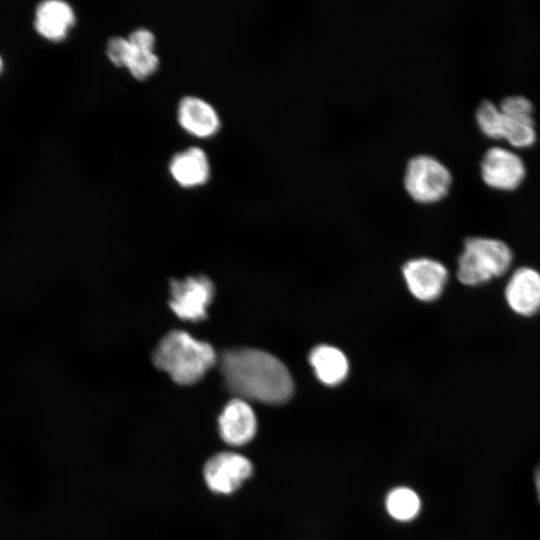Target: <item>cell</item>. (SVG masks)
<instances>
[{"label":"cell","mask_w":540,"mask_h":540,"mask_svg":"<svg viewBox=\"0 0 540 540\" xmlns=\"http://www.w3.org/2000/svg\"><path fill=\"white\" fill-rule=\"evenodd\" d=\"M481 174L483 180L492 187L514 189L525 176V164L512 150L493 146L483 155Z\"/></svg>","instance_id":"7"},{"label":"cell","mask_w":540,"mask_h":540,"mask_svg":"<svg viewBox=\"0 0 540 540\" xmlns=\"http://www.w3.org/2000/svg\"><path fill=\"white\" fill-rule=\"evenodd\" d=\"M534 479H535V486H536L538 498L540 500V463L535 470Z\"/></svg>","instance_id":"22"},{"label":"cell","mask_w":540,"mask_h":540,"mask_svg":"<svg viewBox=\"0 0 540 540\" xmlns=\"http://www.w3.org/2000/svg\"><path fill=\"white\" fill-rule=\"evenodd\" d=\"M475 115L479 127L486 135L494 138L501 137L503 114L492 101L482 100Z\"/></svg>","instance_id":"17"},{"label":"cell","mask_w":540,"mask_h":540,"mask_svg":"<svg viewBox=\"0 0 540 540\" xmlns=\"http://www.w3.org/2000/svg\"><path fill=\"white\" fill-rule=\"evenodd\" d=\"M159 59L154 51H134L126 66L137 80H145L158 68Z\"/></svg>","instance_id":"18"},{"label":"cell","mask_w":540,"mask_h":540,"mask_svg":"<svg viewBox=\"0 0 540 540\" xmlns=\"http://www.w3.org/2000/svg\"><path fill=\"white\" fill-rule=\"evenodd\" d=\"M501 112L511 118L521 120L533 119V104L522 95H510L502 99L499 105Z\"/></svg>","instance_id":"19"},{"label":"cell","mask_w":540,"mask_h":540,"mask_svg":"<svg viewBox=\"0 0 540 540\" xmlns=\"http://www.w3.org/2000/svg\"><path fill=\"white\" fill-rule=\"evenodd\" d=\"M218 426L224 442L232 446H242L253 439L257 430V419L245 400L234 398L224 407Z\"/></svg>","instance_id":"10"},{"label":"cell","mask_w":540,"mask_h":540,"mask_svg":"<svg viewBox=\"0 0 540 540\" xmlns=\"http://www.w3.org/2000/svg\"><path fill=\"white\" fill-rule=\"evenodd\" d=\"M219 367L228 389L243 400L277 405L293 394L288 369L268 352L253 348L228 350L220 356Z\"/></svg>","instance_id":"1"},{"label":"cell","mask_w":540,"mask_h":540,"mask_svg":"<svg viewBox=\"0 0 540 540\" xmlns=\"http://www.w3.org/2000/svg\"><path fill=\"white\" fill-rule=\"evenodd\" d=\"M74 23V11L64 1H44L36 9L35 29L42 37L48 40H63Z\"/></svg>","instance_id":"12"},{"label":"cell","mask_w":540,"mask_h":540,"mask_svg":"<svg viewBox=\"0 0 540 540\" xmlns=\"http://www.w3.org/2000/svg\"><path fill=\"white\" fill-rule=\"evenodd\" d=\"M513 254L503 241L489 237L466 239L457 265V278L467 286H479L503 276L512 264Z\"/></svg>","instance_id":"3"},{"label":"cell","mask_w":540,"mask_h":540,"mask_svg":"<svg viewBox=\"0 0 540 540\" xmlns=\"http://www.w3.org/2000/svg\"><path fill=\"white\" fill-rule=\"evenodd\" d=\"M127 39L134 51H154L155 36L148 29L134 30Z\"/></svg>","instance_id":"21"},{"label":"cell","mask_w":540,"mask_h":540,"mask_svg":"<svg viewBox=\"0 0 540 540\" xmlns=\"http://www.w3.org/2000/svg\"><path fill=\"white\" fill-rule=\"evenodd\" d=\"M504 298L517 315L530 317L540 311V272L532 267H520L509 277Z\"/></svg>","instance_id":"8"},{"label":"cell","mask_w":540,"mask_h":540,"mask_svg":"<svg viewBox=\"0 0 540 540\" xmlns=\"http://www.w3.org/2000/svg\"><path fill=\"white\" fill-rule=\"evenodd\" d=\"M178 121L185 131L200 138L213 136L220 128V119L215 109L194 96H186L180 101Z\"/></svg>","instance_id":"11"},{"label":"cell","mask_w":540,"mask_h":540,"mask_svg":"<svg viewBox=\"0 0 540 540\" xmlns=\"http://www.w3.org/2000/svg\"><path fill=\"white\" fill-rule=\"evenodd\" d=\"M309 362L316 377L328 386L340 384L349 371V363L343 352L329 345L315 347L310 352Z\"/></svg>","instance_id":"14"},{"label":"cell","mask_w":540,"mask_h":540,"mask_svg":"<svg viewBox=\"0 0 540 540\" xmlns=\"http://www.w3.org/2000/svg\"><path fill=\"white\" fill-rule=\"evenodd\" d=\"M385 504L388 513L399 521L414 519L421 507L418 495L412 489L406 487L391 490L387 495Z\"/></svg>","instance_id":"15"},{"label":"cell","mask_w":540,"mask_h":540,"mask_svg":"<svg viewBox=\"0 0 540 540\" xmlns=\"http://www.w3.org/2000/svg\"><path fill=\"white\" fill-rule=\"evenodd\" d=\"M106 53L109 60L118 67H126L133 53L127 38L120 36L108 40Z\"/></svg>","instance_id":"20"},{"label":"cell","mask_w":540,"mask_h":540,"mask_svg":"<svg viewBox=\"0 0 540 540\" xmlns=\"http://www.w3.org/2000/svg\"><path fill=\"white\" fill-rule=\"evenodd\" d=\"M169 305L182 320L201 321L206 318L207 308L214 296V285L206 276L173 280Z\"/></svg>","instance_id":"5"},{"label":"cell","mask_w":540,"mask_h":540,"mask_svg":"<svg viewBox=\"0 0 540 540\" xmlns=\"http://www.w3.org/2000/svg\"><path fill=\"white\" fill-rule=\"evenodd\" d=\"M402 184L411 199L429 204L444 198L452 184L449 168L437 157L416 153L405 162Z\"/></svg>","instance_id":"4"},{"label":"cell","mask_w":540,"mask_h":540,"mask_svg":"<svg viewBox=\"0 0 540 540\" xmlns=\"http://www.w3.org/2000/svg\"><path fill=\"white\" fill-rule=\"evenodd\" d=\"M216 361V353L209 343L179 330L166 334L153 353L155 366L182 385L198 382Z\"/></svg>","instance_id":"2"},{"label":"cell","mask_w":540,"mask_h":540,"mask_svg":"<svg viewBox=\"0 0 540 540\" xmlns=\"http://www.w3.org/2000/svg\"><path fill=\"white\" fill-rule=\"evenodd\" d=\"M403 275L410 292L422 301L437 299L442 294L448 279L446 267L428 258L407 262L403 268Z\"/></svg>","instance_id":"9"},{"label":"cell","mask_w":540,"mask_h":540,"mask_svg":"<svg viewBox=\"0 0 540 540\" xmlns=\"http://www.w3.org/2000/svg\"><path fill=\"white\" fill-rule=\"evenodd\" d=\"M252 470V463L246 457L233 452H222L206 462L204 477L212 491L230 494L250 477Z\"/></svg>","instance_id":"6"},{"label":"cell","mask_w":540,"mask_h":540,"mask_svg":"<svg viewBox=\"0 0 540 540\" xmlns=\"http://www.w3.org/2000/svg\"><path fill=\"white\" fill-rule=\"evenodd\" d=\"M173 179L181 186L194 187L206 183L210 166L205 152L191 147L173 156L170 166Z\"/></svg>","instance_id":"13"},{"label":"cell","mask_w":540,"mask_h":540,"mask_svg":"<svg viewBox=\"0 0 540 540\" xmlns=\"http://www.w3.org/2000/svg\"><path fill=\"white\" fill-rule=\"evenodd\" d=\"M2 67H3V62H2V59H1V57H0V72H1V70H2Z\"/></svg>","instance_id":"23"},{"label":"cell","mask_w":540,"mask_h":540,"mask_svg":"<svg viewBox=\"0 0 540 540\" xmlns=\"http://www.w3.org/2000/svg\"><path fill=\"white\" fill-rule=\"evenodd\" d=\"M501 137L518 147L531 145L536 139L534 120L515 119L503 114Z\"/></svg>","instance_id":"16"}]
</instances>
